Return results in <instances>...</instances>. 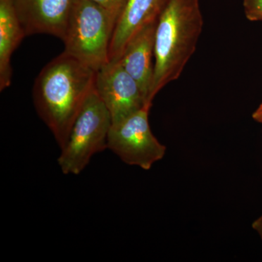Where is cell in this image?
Segmentation results:
<instances>
[{
	"label": "cell",
	"instance_id": "cell-3",
	"mask_svg": "<svg viewBox=\"0 0 262 262\" xmlns=\"http://www.w3.org/2000/svg\"><path fill=\"white\" fill-rule=\"evenodd\" d=\"M117 18L91 1L79 0L63 42L64 51L98 71L110 62V46Z\"/></svg>",
	"mask_w": 262,
	"mask_h": 262
},
{
	"label": "cell",
	"instance_id": "cell-8",
	"mask_svg": "<svg viewBox=\"0 0 262 262\" xmlns=\"http://www.w3.org/2000/svg\"><path fill=\"white\" fill-rule=\"evenodd\" d=\"M170 0H128L117 20L110 46V61H118L134 36L158 21Z\"/></svg>",
	"mask_w": 262,
	"mask_h": 262
},
{
	"label": "cell",
	"instance_id": "cell-10",
	"mask_svg": "<svg viewBox=\"0 0 262 262\" xmlns=\"http://www.w3.org/2000/svg\"><path fill=\"white\" fill-rule=\"evenodd\" d=\"M25 32L13 0H0V91H4L11 84L12 55L18 47Z\"/></svg>",
	"mask_w": 262,
	"mask_h": 262
},
{
	"label": "cell",
	"instance_id": "cell-1",
	"mask_svg": "<svg viewBox=\"0 0 262 262\" xmlns=\"http://www.w3.org/2000/svg\"><path fill=\"white\" fill-rule=\"evenodd\" d=\"M96 73L63 51L41 70L34 81V106L61 149L94 89Z\"/></svg>",
	"mask_w": 262,
	"mask_h": 262
},
{
	"label": "cell",
	"instance_id": "cell-5",
	"mask_svg": "<svg viewBox=\"0 0 262 262\" xmlns=\"http://www.w3.org/2000/svg\"><path fill=\"white\" fill-rule=\"evenodd\" d=\"M147 105L120 121L112 123L107 138V149L122 162L148 170L163 159L166 146L153 135L150 127Z\"/></svg>",
	"mask_w": 262,
	"mask_h": 262
},
{
	"label": "cell",
	"instance_id": "cell-2",
	"mask_svg": "<svg viewBox=\"0 0 262 262\" xmlns=\"http://www.w3.org/2000/svg\"><path fill=\"white\" fill-rule=\"evenodd\" d=\"M200 0H170L157 23L154 76L150 90L152 102L165 85L178 80L195 51L203 32Z\"/></svg>",
	"mask_w": 262,
	"mask_h": 262
},
{
	"label": "cell",
	"instance_id": "cell-6",
	"mask_svg": "<svg viewBox=\"0 0 262 262\" xmlns=\"http://www.w3.org/2000/svg\"><path fill=\"white\" fill-rule=\"evenodd\" d=\"M95 89L115 123L147 105L136 81L118 61H111L96 71Z\"/></svg>",
	"mask_w": 262,
	"mask_h": 262
},
{
	"label": "cell",
	"instance_id": "cell-9",
	"mask_svg": "<svg viewBox=\"0 0 262 262\" xmlns=\"http://www.w3.org/2000/svg\"><path fill=\"white\" fill-rule=\"evenodd\" d=\"M157 23L150 24L127 43L118 61L136 81L148 102L154 76L155 37Z\"/></svg>",
	"mask_w": 262,
	"mask_h": 262
},
{
	"label": "cell",
	"instance_id": "cell-14",
	"mask_svg": "<svg viewBox=\"0 0 262 262\" xmlns=\"http://www.w3.org/2000/svg\"><path fill=\"white\" fill-rule=\"evenodd\" d=\"M252 117L255 121L262 123V103L256 108V111L253 113Z\"/></svg>",
	"mask_w": 262,
	"mask_h": 262
},
{
	"label": "cell",
	"instance_id": "cell-13",
	"mask_svg": "<svg viewBox=\"0 0 262 262\" xmlns=\"http://www.w3.org/2000/svg\"><path fill=\"white\" fill-rule=\"evenodd\" d=\"M252 227L257 232L262 241V215L253 222Z\"/></svg>",
	"mask_w": 262,
	"mask_h": 262
},
{
	"label": "cell",
	"instance_id": "cell-12",
	"mask_svg": "<svg viewBox=\"0 0 262 262\" xmlns=\"http://www.w3.org/2000/svg\"><path fill=\"white\" fill-rule=\"evenodd\" d=\"M112 13L118 20L128 0H91Z\"/></svg>",
	"mask_w": 262,
	"mask_h": 262
},
{
	"label": "cell",
	"instance_id": "cell-7",
	"mask_svg": "<svg viewBox=\"0 0 262 262\" xmlns=\"http://www.w3.org/2000/svg\"><path fill=\"white\" fill-rule=\"evenodd\" d=\"M79 0H13L26 37L50 34L63 40Z\"/></svg>",
	"mask_w": 262,
	"mask_h": 262
},
{
	"label": "cell",
	"instance_id": "cell-11",
	"mask_svg": "<svg viewBox=\"0 0 262 262\" xmlns=\"http://www.w3.org/2000/svg\"><path fill=\"white\" fill-rule=\"evenodd\" d=\"M246 18L250 21H262V0H243Z\"/></svg>",
	"mask_w": 262,
	"mask_h": 262
},
{
	"label": "cell",
	"instance_id": "cell-4",
	"mask_svg": "<svg viewBox=\"0 0 262 262\" xmlns=\"http://www.w3.org/2000/svg\"><path fill=\"white\" fill-rule=\"evenodd\" d=\"M112 117L95 87L77 115L58 158L62 173L79 175L96 153L107 148Z\"/></svg>",
	"mask_w": 262,
	"mask_h": 262
}]
</instances>
